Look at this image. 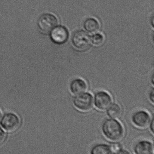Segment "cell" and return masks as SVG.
Masks as SVG:
<instances>
[{
    "label": "cell",
    "mask_w": 154,
    "mask_h": 154,
    "mask_svg": "<svg viewBox=\"0 0 154 154\" xmlns=\"http://www.w3.org/2000/svg\"><path fill=\"white\" fill-rule=\"evenodd\" d=\"M150 115L144 110L136 112L132 116V121L137 127L139 128H146L150 123Z\"/></svg>",
    "instance_id": "cell-7"
},
{
    "label": "cell",
    "mask_w": 154,
    "mask_h": 154,
    "mask_svg": "<svg viewBox=\"0 0 154 154\" xmlns=\"http://www.w3.org/2000/svg\"><path fill=\"white\" fill-rule=\"evenodd\" d=\"M94 102L97 109L100 110H105L108 109L112 104V100L108 93L104 91H100L94 95Z\"/></svg>",
    "instance_id": "cell-5"
},
{
    "label": "cell",
    "mask_w": 154,
    "mask_h": 154,
    "mask_svg": "<svg viewBox=\"0 0 154 154\" xmlns=\"http://www.w3.org/2000/svg\"><path fill=\"white\" fill-rule=\"evenodd\" d=\"M129 154V152L128 151H127L126 150H124V149H121L117 153V154Z\"/></svg>",
    "instance_id": "cell-19"
},
{
    "label": "cell",
    "mask_w": 154,
    "mask_h": 154,
    "mask_svg": "<svg viewBox=\"0 0 154 154\" xmlns=\"http://www.w3.org/2000/svg\"><path fill=\"white\" fill-rule=\"evenodd\" d=\"M149 100L151 101L152 103H154V89L153 87H152L150 89V91L149 94Z\"/></svg>",
    "instance_id": "cell-17"
},
{
    "label": "cell",
    "mask_w": 154,
    "mask_h": 154,
    "mask_svg": "<svg viewBox=\"0 0 154 154\" xmlns=\"http://www.w3.org/2000/svg\"><path fill=\"white\" fill-rule=\"evenodd\" d=\"M111 148L113 153H117L121 149H122L121 145L118 143L112 144L111 146Z\"/></svg>",
    "instance_id": "cell-15"
},
{
    "label": "cell",
    "mask_w": 154,
    "mask_h": 154,
    "mask_svg": "<svg viewBox=\"0 0 154 154\" xmlns=\"http://www.w3.org/2000/svg\"><path fill=\"white\" fill-rule=\"evenodd\" d=\"M154 74H153V75H152V84L153 85H154Z\"/></svg>",
    "instance_id": "cell-20"
},
{
    "label": "cell",
    "mask_w": 154,
    "mask_h": 154,
    "mask_svg": "<svg viewBox=\"0 0 154 154\" xmlns=\"http://www.w3.org/2000/svg\"><path fill=\"white\" fill-rule=\"evenodd\" d=\"M102 130L105 137L112 141H119L124 137V129L120 122L114 119H107L102 126Z\"/></svg>",
    "instance_id": "cell-1"
},
{
    "label": "cell",
    "mask_w": 154,
    "mask_h": 154,
    "mask_svg": "<svg viewBox=\"0 0 154 154\" xmlns=\"http://www.w3.org/2000/svg\"><path fill=\"white\" fill-rule=\"evenodd\" d=\"M2 117V114L1 112L0 111V120H1Z\"/></svg>",
    "instance_id": "cell-21"
},
{
    "label": "cell",
    "mask_w": 154,
    "mask_h": 154,
    "mask_svg": "<svg viewBox=\"0 0 154 154\" xmlns=\"http://www.w3.org/2000/svg\"><path fill=\"white\" fill-rule=\"evenodd\" d=\"M84 27L86 30L91 33L98 32L100 28L98 21L92 18L89 19L85 21Z\"/></svg>",
    "instance_id": "cell-13"
},
{
    "label": "cell",
    "mask_w": 154,
    "mask_h": 154,
    "mask_svg": "<svg viewBox=\"0 0 154 154\" xmlns=\"http://www.w3.org/2000/svg\"><path fill=\"white\" fill-rule=\"evenodd\" d=\"M50 33L51 39L53 42L57 44H63L68 38V33L67 29L61 26H56Z\"/></svg>",
    "instance_id": "cell-8"
},
{
    "label": "cell",
    "mask_w": 154,
    "mask_h": 154,
    "mask_svg": "<svg viewBox=\"0 0 154 154\" xmlns=\"http://www.w3.org/2000/svg\"><path fill=\"white\" fill-rule=\"evenodd\" d=\"M91 43L96 46H100L103 44L104 38L102 35L96 34L94 35L91 38Z\"/></svg>",
    "instance_id": "cell-14"
},
{
    "label": "cell",
    "mask_w": 154,
    "mask_h": 154,
    "mask_svg": "<svg viewBox=\"0 0 154 154\" xmlns=\"http://www.w3.org/2000/svg\"><path fill=\"white\" fill-rule=\"evenodd\" d=\"M73 103L75 106L80 110L89 111L93 107V97L89 93H83L76 95L74 99Z\"/></svg>",
    "instance_id": "cell-2"
},
{
    "label": "cell",
    "mask_w": 154,
    "mask_h": 154,
    "mask_svg": "<svg viewBox=\"0 0 154 154\" xmlns=\"http://www.w3.org/2000/svg\"><path fill=\"white\" fill-rule=\"evenodd\" d=\"M57 24V19L54 15L50 14L42 15L38 21V26L39 29L46 34L50 33Z\"/></svg>",
    "instance_id": "cell-4"
},
{
    "label": "cell",
    "mask_w": 154,
    "mask_h": 154,
    "mask_svg": "<svg viewBox=\"0 0 154 154\" xmlns=\"http://www.w3.org/2000/svg\"><path fill=\"white\" fill-rule=\"evenodd\" d=\"M154 119H153V117L152 118V120L151 121H150V130H151V131H152V133H154Z\"/></svg>",
    "instance_id": "cell-18"
},
{
    "label": "cell",
    "mask_w": 154,
    "mask_h": 154,
    "mask_svg": "<svg viewBox=\"0 0 154 154\" xmlns=\"http://www.w3.org/2000/svg\"><path fill=\"white\" fill-rule=\"evenodd\" d=\"M74 45L81 50H85L89 48L91 43V37L86 32L81 30L77 31L72 38Z\"/></svg>",
    "instance_id": "cell-6"
},
{
    "label": "cell",
    "mask_w": 154,
    "mask_h": 154,
    "mask_svg": "<svg viewBox=\"0 0 154 154\" xmlns=\"http://www.w3.org/2000/svg\"><path fill=\"white\" fill-rule=\"evenodd\" d=\"M92 154H112L111 147L105 144H99L94 146L91 149Z\"/></svg>",
    "instance_id": "cell-11"
},
{
    "label": "cell",
    "mask_w": 154,
    "mask_h": 154,
    "mask_svg": "<svg viewBox=\"0 0 154 154\" xmlns=\"http://www.w3.org/2000/svg\"><path fill=\"white\" fill-rule=\"evenodd\" d=\"M6 135L2 129L0 128V145H1L5 141Z\"/></svg>",
    "instance_id": "cell-16"
},
{
    "label": "cell",
    "mask_w": 154,
    "mask_h": 154,
    "mask_svg": "<svg viewBox=\"0 0 154 154\" xmlns=\"http://www.w3.org/2000/svg\"><path fill=\"white\" fill-rule=\"evenodd\" d=\"M108 116L113 119H119L122 114V109L120 105L117 103L112 104L108 108L107 111Z\"/></svg>",
    "instance_id": "cell-12"
},
{
    "label": "cell",
    "mask_w": 154,
    "mask_h": 154,
    "mask_svg": "<svg viewBox=\"0 0 154 154\" xmlns=\"http://www.w3.org/2000/svg\"><path fill=\"white\" fill-rule=\"evenodd\" d=\"M21 122L19 118L14 113H7L4 115L1 121L3 128L9 133L17 131L20 126Z\"/></svg>",
    "instance_id": "cell-3"
},
{
    "label": "cell",
    "mask_w": 154,
    "mask_h": 154,
    "mask_svg": "<svg viewBox=\"0 0 154 154\" xmlns=\"http://www.w3.org/2000/svg\"><path fill=\"white\" fill-rule=\"evenodd\" d=\"M153 146L150 141L140 140L134 146V152L137 154H153Z\"/></svg>",
    "instance_id": "cell-10"
},
{
    "label": "cell",
    "mask_w": 154,
    "mask_h": 154,
    "mask_svg": "<svg viewBox=\"0 0 154 154\" xmlns=\"http://www.w3.org/2000/svg\"><path fill=\"white\" fill-rule=\"evenodd\" d=\"M88 88L86 82L82 79L76 78L73 80L70 85L71 92L74 95H78L85 92Z\"/></svg>",
    "instance_id": "cell-9"
}]
</instances>
